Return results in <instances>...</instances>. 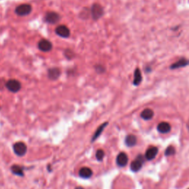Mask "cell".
Masks as SVG:
<instances>
[{
	"label": "cell",
	"mask_w": 189,
	"mask_h": 189,
	"mask_svg": "<svg viewBox=\"0 0 189 189\" xmlns=\"http://www.w3.org/2000/svg\"><path fill=\"white\" fill-rule=\"evenodd\" d=\"M175 154V149L173 146H168L167 149H166V152H165V155L167 156H171L174 155Z\"/></svg>",
	"instance_id": "20"
},
{
	"label": "cell",
	"mask_w": 189,
	"mask_h": 189,
	"mask_svg": "<svg viewBox=\"0 0 189 189\" xmlns=\"http://www.w3.org/2000/svg\"><path fill=\"white\" fill-rule=\"evenodd\" d=\"M11 171L14 174L18 175V176H23L24 175L23 169L21 166H18V165H13L11 167Z\"/></svg>",
	"instance_id": "18"
},
{
	"label": "cell",
	"mask_w": 189,
	"mask_h": 189,
	"mask_svg": "<svg viewBox=\"0 0 189 189\" xmlns=\"http://www.w3.org/2000/svg\"><path fill=\"white\" fill-rule=\"evenodd\" d=\"M142 81V75L140 70L138 68H137L135 70V73H134V81L133 84L135 86H138L139 84L141 83Z\"/></svg>",
	"instance_id": "15"
},
{
	"label": "cell",
	"mask_w": 189,
	"mask_h": 189,
	"mask_svg": "<svg viewBox=\"0 0 189 189\" xmlns=\"http://www.w3.org/2000/svg\"><path fill=\"white\" fill-rule=\"evenodd\" d=\"M104 157V152L101 149H99V150L97 151L96 152V158H97L98 160L101 161L103 160V158Z\"/></svg>",
	"instance_id": "22"
},
{
	"label": "cell",
	"mask_w": 189,
	"mask_h": 189,
	"mask_svg": "<svg viewBox=\"0 0 189 189\" xmlns=\"http://www.w3.org/2000/svg\"><path fill=\"white\" fill-rule=\"evenodd\" d=\"M189 64V60L186 59L185 58H180V60H178L177 61H176L175 63H174L173 64H171L170 66V68L171 70H175V69H179L181 67H184L187 66Z\"/></svg>",
	"instance_id": "11"
},
{
	"label": "cell",
	"mask_w": 189,
	"mask_h": 189,
	"mask_svg": "<svg viewBox=\"0 0 189 189\" xmlns=\"http://www.w3.org/2000/svg\"><path fill=\"white\" fill-rule=\"evenodd\" d=\"M79 175L83 178H89L92 175V171L89 168H81L79 171Z\"/></svg>",
	"instance_id": "14"
},
{
	"label": "cell",
	"mask_w": 189,
	"mask_h": 189,
	"mask_svg": "<svg viewBox=\"0 0 189 189\" xmlns=\"http://www.w3.org/2000/svg\"><path fill=\"white\" fill-rule=\"evenodd\" d=\"M125 143H126V146H129V147L134 146H135V144L137 143L136 137H135V135H128V136L126 137Z\"/></svg>",
	"instance_id": "17"
},
{
	"label": "cell",
	"mask_w": 189,
	"mask_h": 189,
	"mask_svg": "<svg viewBox=\"0 0 189 189\" xmlns=\"http://www.w3.org/2000/svg\"><path fill=\"white\" fill-rule=\"evenodd\" d=\"M56 33L58 36L62 38H69L70 36V30L66 25H59L56 28Z\"/></svg>",
	"instance_id": "6"
},
{
	"label": "cell",
	"mask_w": 189,
	"mask_h": 189,
	"mask_svg": "<svg viewBox=\"0 0 189 189\" xmlns=\"http://www.w3.org/2000/svg\"><path fill=\"white\" fill-rule=\"evenodd\" d=\"M61 16L58 13L56 12H48L46 13L44 21L49 24H56L59 21Z\"/></svg>",
	"instance_id": "5"
},
{
	"label": "cell",
	"mask_w": 189,
	"mask_h": 189,
	"mask_svg": "<svg viewBox=\"0 0 189 189\" xmlns=\"http://www.w3.org/2000/svg\"><path fill=\"white\" fill-rule=\"evenodd\" d=\"M154 116V112L151 109H145L141 112V118L144 120H151Z\"/></svg>",
	"instance_id": "16"
},
{
	"label": "cell",
	"mask_w": 189,
	"mask_h": 189,
	"mask_svg": "<svg viewBox=\"0 0 189 189\" xmlns=\"http://www.w3.org/2000/svg\"><path fill=\"white\" fill-rule=\"evenodd\" d=\"M3 83H4V81L2 79V80H0V89H3V87H5V85H3Z\"/></svg>",
	"instance_id": "24"
},
{
	"label": "cell",
	"mask_w": 189,
	"mask_h": 189,
	"mask_svg": "<svg viewBox=\"0 0 189 189\" xmlns=\"http://www.w3.org/2000/svg\"><path fill=\"white\" fill-rule=\"evenodd\" d=\"M5 87L10 92H18L21 89V83L16 79H11L6 82Z\"/></svg>",
	"instance_id": "2"
},
{
	"label": "cell",
	"mask_w": 189,
	"mask_h": 189,
	"mask_svg": "<svg viewBox=\"0 0 189 189\" xmlns=\"http://www.w3.org/2000/svg\"><path fill=\"white\" fill-rule=\"evenodd\" d=\"M143 157L141 155H138L135 158L134 161H132L131 163V169L133 171H138L140 169L143 163Z\"/></svg>",
	"instance_id": "8"
},
{
	"label": "cell",
	"mask_w": 189,
	"mask_h": 189,
	"mask_svg": "<svg viewBox=\"0 0 189 189\" xmlns=\"http://www.w3.org/2000/svg\"><path fill=\"white\" fill-rule=\"evenodd\" d=\"M187 128H188V129L189 130V120L188 121V122H187Z\"/></svg>",
	"instance_id": "25"
},
{
	"label": "cell",
	"mask_w": 189,
	"mask_h": 189,
	"mask_svg": "<svg viewBox=\"0 0 189 189\" xmlns=\"http://www.w3.org/2000/svg\"><path fill=\"white\" fill-rule=\"evenodd\" d=\"M91 15L94 20H98L104 15V8L100 4L94 3L91 8Z\"/></svg>",
	"instance_id": "1"
},
{
	"label": "cell",
	"mask_w": 189,
	"mask_h": 189,
	"mask_svg": "<svg viewBox=\"0 0 189 189\" xmlns=\"http://www.w3.org/2000/svg\"><path fill=\"white\" fill-rule=\"evenodd\" d=\"M38 47L43 52H50L53 48V44L47 39H42L38 44Z\"/></svg>",
	"instance_id": "7"
},
{
	"label": "cell",
	"mask_w": 189,
	"mask_h": 189,
	"mask_svg": "<svg viewBox=\"0 0 189 189\" xmlns=\"http://www.w3.org/2000/svg\"><path fill=\"white\" fill-rule=\"evenodd\" d=\"M158 153V149L157 147L152 146L147 149L146 152V159L148 160H152L155 158Z\"/></svg>",
	"instance_id": "12"
},
{
	"label": "cell",
	"mask_w": 189,
	"mask_h": 189,
	"mask_svg": "<svg viewBox=\"0 0 189 189\" xmlns=\"http://www.w3.org/2000/svg\"><path fill=\"white\" fill-rule=\"evenodd\" d=\"M47 75L49 79L52 81L57 80L61 75V70L58 67H53L48 70Z\"/></svg>",
	"instance_id": "9"
},
{
	"label": "cell",
	"mask_w": 189,
	"mask_h": 189,
	"mask_svg": "<svg viewBox=\"0 0 189 189\" xmlns=\"http://www.w3.org/2000/svg\"><path fill=\"white\" fill-rule=\"evenodd\" d=\"M13 151L18 156H24L27 152V146L24 143L18 142L13 145Z\"/></svg>",
	"instance_id": "4"
},
{
	"label": "cell",
	"mask_w": 189,
	"mask_h": 189,
	"mask_svg": "<svg viewBox=\"0 0 189 189\" xmlns=\"http://www.w3.org/2000/svg\"><path fill=\"white\" fill-rule=\"evenodd\" d=\"M75 189H84V188H82V187H77V188Z\"/></svg>",
	"instance_id": "26"
},
{
	"label": "cell",
	"mask_w": 189,
	"mask_h": 189,
	"mask_svg": "<svg viewBox=\"0 0 189 189\" xmlns=\"http://www.w3.org/2000/svg\"><path fill=\"white\" fill-rule=\"evenodd\" d=\"M15 11H16V13L18 16H27L31 13L32 7L29 4H22L17 7Z\"/></svg>",
	"instance_id": "3"
},
{
	"label": "cell",
	"mask_w": 189,
	"mask_h": 189,
	"mask_svg": "<svg viewBox=\"0 0 189 189\" xmlns=\"http://www.w3.org/2000/svg\"><path fill=\"white\" fill-rule=\"evenodd\" d=\"M157 130L160 133L166 134L170 132L171 130V126L167 122H161L158 124L157 126Z\"/></svg>",
	"instance_id": "13"
},
{
	"label": "cell",
	"mask_w": 189,
	"mask_h": 189,
	"mask_svg": "<svg viewBox=\"0 0 189 189\" xmlns=\"http://www.w3.org/2000/svg\"><path fill=\"white\" fill-rule=\"evenodd\" d=\"M95 70L98 73H103L105 71V69L102 65H96L95 66Z\"/></svg>",
	"instance_id": "23"
},
{
	"label": "cell",
	"mask_w": 189,
	"mask_h": 189,
	"mask_svg": "<svg viewBox=\"0 0 189 189\" xmlns=\"http://www.w3.org/2000/svg\"><path fill=\"white\" fill-rule=\"evenodd\" d=\"M64 56L67 59H72V58H73L74 56H75V53H74L71 50L67 49L66 50L64 51Z\"/></svg>",
	"instance_id": "21"
},
{
	"label": "cell",
	"mask_w": 189,
	"mask_h": 189,
	"mask_svg": "<svg viewBox=\"0 0 189 189\" xmlns=\"http://www.w3.org/2000/svg\"><path fill=\"white\" fill-rule=\"evenodd\" d=\"M107 124H108V123H103V124L101 125V126H99L98 128V129L96 130L95 133H94L93 137H92V141H94V140H95V139H97L98 137L100 136L101 134L102 133V132L104 131V129H105V127L107 126Z\"/></svg>",
	"instance_id": "19"
},
{
	"label": "cell",
	"mask_w": 189,
	"mask_h": 189,
	"mask_svg": "<svg viewBox=\"0 0 189 189\" xmlns=\"http://www.w3.org/2000/svg\"><path fill=\"white\" fill-rule=\"evenodd\" d=\"M116 162L118 166H121V167H124L125 166H126L127 163H128V156L126 155V153H120L117 157Z\"/></svg>",
	"instance_id": "10"
}]
</instances>
